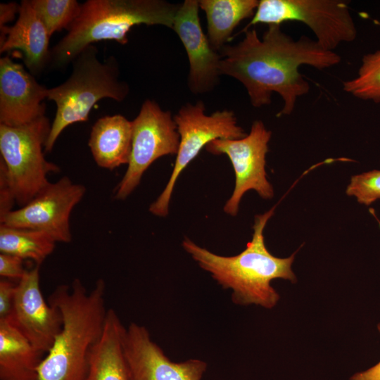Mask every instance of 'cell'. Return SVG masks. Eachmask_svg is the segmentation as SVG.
Returning <instances> with one entry per match:
<instances>
[{
  "mask_svg": "<svg viewBox=\"0 0 380 380\" xmlns=\"http://www.w3.org/2000/svg\"><path fill=\"white\" fill-rule=\"evenodd\" d=\"M106 282L98 279L87 291L75 279L58 286L48 302L58 309L63 326L42 361L36 380H85L91 351L101 338L108 309Z\"/></svg>",
  "mask_w": 380,
  "mask_h": 380,
  "instance_id": "7a4b0ae2",
  "label": "cell"
},
{
  "mask_svg": "<svg viewBox=\"0 0 380 380\" xmlns=\"http://www.w3.org/2000/svg\"><path fill=\"white\" fill-rule=\"evenodd\" d=\"M204 112L205 105L199 101L195 104L183 105L174 116L180 137L179 146L169 181L149 207V211L156 216L165 217L168 214L169 203L177 178L203 147L215 139H239L247 134L237 125L233 111L217 110L210 115Z\"/></svg>",
  "mask_w": 380,
  "mask_h": 380,
  "instance_id": "ba28073f",
  "label": "cell"
},
{
  "mask_svg": "<svg viewBox=\"0 0 380 380\" xmlns=\"http://www.w3.org/2000/svg\"><path fill=\"white\" fill-rule=\"evenodd\" d=\"M199 8L205 13L208 38L219 51L232 39L236 27L246 18H253L258 0H201Z\"/></svg>",
  "mask_w": 380,
  "mask_h": 380,
  "instance_id": "ffe728a7",
  "label": "cell"
},
{
  "mask_svg": "<svg viewBox=\"0 0 380 380\" xmlns=\"http://www.w3.org/2000/svg\"><path fill=\"white\" fill-rule=\"evenodd\" d=\"M243 32L241 42L226 44L218 51L221 75L239 81L255 108L270 105L272 93L278 94L284 101L278 116L290 115L297 99L310 90L299 72L300 66L323 70L341 61L338 53L324 49L316 40L306 36L295 40L281 30V25H268L262 39L255 29Z\"/></svg>",
  "mask_w": 380,
  "mask_h": 380,
  "instance_id": "6da1fadb",
  "label": "cell"
},
{
  "mask_svg": "<svg viewBox=\"0 0 380 380\" xmlns=\"http://www.w3.org/2000/svg\"><path fill=\"white\" fill-rule=\"evenodd\" d=\"M346 194L367 206L380 199V170H374L353 176Z\"/></svg>",
  "mask_w": 380,
  "mask_h": 380,
  "instance_id": "cb8c5ba5",
  "label": "cell"
},
{
  "mask_svg": "<svg viewBox=\"0 0 380 380\" xmlns=\"http://www.w3.org/2000/svg\"><path fill=\"white\" fill-rule=\"evenodd\" d=\"M37 349L46 354L63 326L58 309L46 303L39 286V265L27 270L17 283L8 319Z\"/></svg>",
  "mask_w": 380,
  "mask_h": 380,
  "instance_id": "4fadbf2b",
  "label": "cell"
},
{
  "mask_svg": "<svg viewBox=\"0 0 380 380\" xmlns=\"http://www.w3.org/2000/svg\"><path fill=\"white\" fill-rule=\"evenodd\" d=\"M16 203L14 194L8 181L6 167L0 158V219L12 211Z\"/></svg>",
  "mask_w": 380,
  "mask_h": 380,
  "instance_id": "484cf974",
  "label": "cell"
},
{
  "mask_svg": "<svg viewBox=\"0 0 380 380\" xmlns=\"http://www.w3.org/2000/svg\"><path fill=\"white\" fill-rule=\"evenodd\" d=\"M286 21L304 23L327 51H334L340 44L351 42L357 36L348 2L342 0H260L243 30L259 23L281 25Z\"/></svg>",
  "mask_w": 380,
  "mask_h": 380,
  "instance_id": "52a82bcc",
  "label": "cell"
},
{
  "mask_svg": "<svg viewBox=\"0 0 380 380\" xmlns=\"http://www.w3.org/2000/svg\"><path fill=\"white\" fill-rule=\"evenodd\" d=\"M51 124L45 115L23 125L0 124V152L16 203L23 207L49 183L60 167L46 160L44 151Z\"/></svg>",
  "mask_w": 380,
  "mask_h": 380,
  "instance_id": "8992f818",
  "label": "cell"
},
{
  "mask_svg": "<svg viewBox=\"0 0 380 380\" xmlns=\"http://www.w3.org/2000/svg\"><path fill=\"white\" fill-rule=\"evenodd\" d=\"M49 88L9 56L0 58V124L17 127L45 115Z\"/></svg>",
  "mask_w": 380,
  "mask_h": 380,
  "instance_id": "9a60e30c",
  "label": "cell"
},
{
  "mask_svg": "<svg viewBox=\"0 0 380 380\" xmlns=\"http://www.w3.org/2000/svg\"><path fill=\"white\" fill-rule=\"evenodd\" d=\"M23 259L11 254L0 253V276L19 281L26 274Z\"/></svg>",
  "mask_w": 380,
  "mask_h": 380,
  "instance_id": "d4e9b609",
  "label": "cell"
},
{
  "mask_svg": "<svg viewBox=\"0 0 380 380\" xmlns=\"http://www.w3.org/2000/svg\"><path fill=\"white\" fill-rule=\"evenodd\" d=\"M343 89L359 99L380 102V50L364 55L357 76L343 82Z\"/></svg>",
  "mask_w": 380,
  "mask_h": 380,
  "instance_id": "7402d4cb",
  "label": "cell"
},
{
  "mask_svg": "<svg viewBox=\"0 0 380 380\" xmlns=\"http://www.w3.org/2000/svg\"><path fill=\"white\" fill-rule=\"evenodd\" d=\"M179 7L163 0H87L65 35L51 48L48 68H65L85 47L99 41L126 44L136 25L172 29Z\"/></svg>",
  "mask_w": 380,
  "mask_h": 380,
  "instance_id": "277c9868",
  "label": "cell"
},
{
  "mask_svg": "<svg viewBox=\"0 0 380 380\" xmlns=\"http://www.w3.org/2000/svg\"><path fill=\"white\" fill-rule=\"evenodd\" d=\"M93 44L82 50L72 61V71L62 84L49 88L46 99L56 104L44 151L51 152L62 132L76 122H86L94 106L103 99L120 102L129 92L128 84L120 79L116 58L101 61Z\"/></svg>",
  "mask_w": 380,
  "mask_h": 380,
  "instance_id": "5b68a950",
  "label": "cell"
},
{
  "mask_svg": "<svg viewBox=\"0 0 380 380\" xmlns=\"http://www.w3.org/2000/svg\"><path fill=\"white\" fill-rule=\"evenodd\" d=\"M274 208L255 217L252 239L246 248L234 256H222L201 247L188 238L182 241L183 248L223 289L232 291L234 303L255 304L270 309L279 299L271 286L274 279L295 282L291 270L295 253L281 258L274 256L266 248L263 231L274 213Z\"/></svg>",
  "mask_w": 380,
  "mask_h": 380,
  "instance_id": "3957f363",
  "label": "cell"
},
{
  "mask_svg": "<svg viewBox=\"0 0 380 380\" xmlns=\"http://www.w3.org/2000/svg\"><path fill=\"white\" fill-rule=\"evenodd\" d=\"M20 4L14 25L0 28V53L20 50L29 72L34 77L39 76L49 66L51 37L30 0H23Z\"/></svg>",
  "mask_w": 380,
  "mask_h": 380,
  "instance_id": "2e32d148",
  "label": "cell"
},
{
  "mask_svg": "<svg viewBox=\"0 0 380 380\" xmlns=\"http://www.w3.org/2000/svg\"><path fill=\"white\" fill-rule=\"evenodd\" d=\"M125 329L117 312L108 309L102 335L90 353L85 380H130L123 346Z\"/></svg>",
  "mask_w": 380,
  "mask_h": 380,
  "instance_id": "e0dca14e",
  "label": "cell"
},
{
  "mask_svg": "<svg viewBox=\"0 0 380 380\" xmlns=\"http://www.w3.org/2000/svg\"><path fill=\"white\" fill-rule=\"evenodd\" d=\"M86 187L63 176L50 182L32 201L0 219V224L44 232L56 242L72 241L70 218L82 201Z\"/></svg>",
  "mask_w": 380,
  "mask_h": 380,
  "instance_id": "8fae6325",
  "label": "cell"
},
{
  "mask_svg": "<svg viewBox=\"0 0 380 380\" xmlns=\"http://www.w3.org/2000/svg\"><path fill=\"white\" fill-rule=\"evenodd\" d=\"M377 329L380 332V323L378 324ZM350 380H380V361L365 371L355 373Z\"/></svg>",
  "mask_w": 380,
  "mask_h": 380,
  "instance_id": "f1b7e54d",
  "label": "cell"
},
{
  "mask_svg": "<svg viewBox=\"0 0 380 380\" xmlns=\"http://www.w3.org/2000/svg\"><path fill=\"white\" fill-rule=\"evenodd\" d=\"M132 151L127 169L114 189L117 200H125L139 184L145 171L158 158L177 154L179 134L170 111L146 99L132 121Z\"/></svg>",
  "mask_w": 380,
  "mask_h": 380,
  "instance_id": "9c48e42d",
  "label": "cell"
},
{
  "mask_svg": "<svg viewBox=\"0 0 380 380\" xmlns=\"http://www.w3.org/2000/svg\"><path fill=\"white\" fill-rule=\"evenodd\" d=\"M197 0H185L177 11L172 30L188 56V87L194 94L211 91L219 83L221 56L210 44L202 29Z\"/></svg>",
  "mask_w": 380,
  "mask_h": 380,
  "instance_id": "5bb4252c",
  "label": "cell"
},
{
  "mask_svg": "<svg viewBox=\"0 0 380 380\" xmlns=\"http://www.w3.org/2000/svg\"><path fill=\"white\" fill-rule=\"evenodd\" d=\"M45 355L12 323L0 319V380H36Z\"/></svg>",
  "mask_w": 380,
  "mask_h": 380,
  "instance_id": "d6986e66",
  "label": "cell"
},
{
  "mask_svg": "<svg viewBox=\"0 0 380 380\" xmlns=\"http://www.w3.org/2000/svg\"><path fill=\"white\" fill-rule=\"evenodd\" d=\"M20 6L16 2L0 4V28L14 19L15 14L19 13Z\"/></svg>",
  "mask_w": 380,
  "mask_h": 380,
  "instance_id": "83f0119b",
  "label": "cell"
},
{
  "mask_svg": "<svg viewBox=\"0 0 380 380\" xmlns=\"http://www.w3.org/2000/svg\"><path fill=\"white\" fill-rule=\"evenodd\" d=\"M132 123L120 114L98 119L91 127L88 146L96 165L113 170L128 164L132 151Z\"/></svg>",
  "mask_w": 380,
  "mask_h": 380,
  "instance_id": "ac0fdd59",
  "label": "cell"
},
{
  "mask_svg": "<svg viewBox=\"0 0 380 380\" xmlns=\"http://www.w3.org/2000/svg\"><path fill=\"white\" fill-rule=\"evenodd\" d=\"M271 135L261 120H255L243 138L215 139L205 147L212 154L227 155L234 168V189L223 208L227 214L236 215L240 201L249 190H255L265 199L273 197V188L265 172V156Z\"/></svg>",
  "mask_w": 380,
  "mask_h": 380,
  "instance_id": "30bf717a",
  "label": "cell"
},
{
  "mask_svg": "<svg viewBox=\"0 0 380 380\" xmlns=\"http://www.w3.org/2000/svg\"><path fill=\"white\" fill-rule=\"evenodd\" d=\"M17 284L7 279L0 280V319H8L11 314Z\"/></svg>",
  "mask_w": 380,
  "mask_h": 380,
  "instance_id": "4316f807",
  "label": "cell"
},
{
  "mask_svg": "<svg viewBox=\"0 0 380 380\" xmlns=\"http://www.w3.org/2000/svg\"><path fill=\"white\" fill-rule=\"evenodd\" d=\"M124 352L130 380H202L208 365L201 360L172 361L143 325L126 327Z\"/></svg>",
  "mask_w": 380,
  "mask_h": 380,
  "instance_id": "7c38bea8",
  "label": "cell"
},
{
  "mask_svg": "<svg viewBox=\"0 0 380 380\" xmlns=\"http://www.w3.org/2000/svg\"><path fill=\"white\" fill-rule=\"evenodd\" d=\"M50 37L63 29L68 30L78 16L81 3L77 0H30Z\"/></svg>",
  "mask_w": 380,
  "mask_h": 380,
  "instance_id": "603a6c76",
  "label": "cell"
},
{
  "mask_svg": "<svg viewBox=\"0 0 380 380\" xmlns=\"http://www.w3.org/2000/svg\"><path fill=\"white\" fill-rule=\"evenodd\" d=\"M56 241L46 234L0 224V252L23 260L30 259L39 265L53 253Z\"/></svg>",
  "mask_w": 380,
  "mask_h": 380,
  "instance_id": "44dd1931",
  "label": "cell"
}]
</instances>
